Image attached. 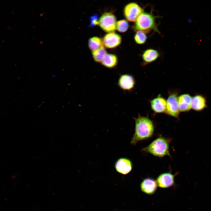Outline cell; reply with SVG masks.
<instances>
[{
  "instance_id": "2",
  "label": "cell",
  "mask_w": 211,
  "mask_h": 211,
  "mask_svg": "<svg viewBox=\"0 0 211 211\" xmlns=\"http://www.w3.org/2000/svg\"><path fill=\"white\" fill-rule=\"evenodd\" d=\"M134 28L136 31L141 30L147 33L152 30L159 33L156 22V17L152 12L143 11L135 21Z\"/></svg>"
},
{
  "instance_id": "3",
  "label": "cell",
  "mask_w": 211,
  "mask_h": 211,
  "mask_svg": "<svg viewBox=\"0 0 211 211\" xmlns=\"http://www.w3.org/2000/svg\"><path fill=\"white\" fill-rule=\"evenodd\" d=\"M169 140L166 138L160 137L153 141L143 151L159 157L165 156H170L169 150Z\"/></svg>"
},
{
  "instance_id": "12",
  "label": "cell",
  "mask_w": 211,
  "mask_h": 211,
  "mask_svg": "<svg viewBox=\"0 0 211 211\" xmlns=\"http://www.w3.org/2000/svg\"><path fill=\"white\" fill-rule=\"evenodd\" d=\"M174 176L172 174L166 173L161 174L157 180L158 186L162 188L169 187L174 183Z\"/></svg>"
},
{
  "instance_id": "10",
  "label": "cell",
  "mask_w": 211,
  "mask_h": 211,
  "mask_svg": "<svg viewBox=\"0 0 211 211\" xmlns=\"http://www.w3.org/2000/svg\"><path fill=\"white\" fill-rule=\"evenodd\" d=\"M207 108L206 97L201 94H197L192 97L191 108L196 111H200Z\"/></svg>"
},
{
  "instance_id": "18",
  "label": "cell",
  "mask_w": 211,
  "mask_h": 211,
  "mask_svg": "<svg viewBox=\"0 0 211 211\" xmlns=\"http://www.w3.org/2000/svg\"><path fill=\"white\" fill-rule=\"evenodd\" d=\"M88 44L89 49L92 51L103 46L102 39L98 37L90 38L89 40Z\"/></svg>"
},
{
  "instance_id": "8",
  "label": "cell",
  "mask_w": 211,
  "mask_h": 211,
  "mask_svg": "<svg viewBox=\"0 0 211 211\" xmlns=\"http://www.w3.org/2000/svg\"><path fill=\"white\" fill-rule=\"evenodd\" d=\"M115 167L118 172L125 175L131 171L132 165L131 161L129 159L126 158H121L115 162Z\"/></svg>"
},
{
  "instance_id": "7",
  "label": "cell",
  "mask_w": 211,
  "mask_h": 211,
  "mask_svg": "<svg viewBox=\"0 0 211 211\" xmlns=\"http://www.w3.org/2000/svg\"><path fill=\"white\" fill-rule=\"evenodd\" d=\"M103 46L108 48H115L119 45L121 42V37L115 33H108L105 35L102 39Z\"/></svg>"
},
{
  "instance_id": "15",
  "label": "cell",
  "mask_w": 211,
  "mask_h": 211,
  "mask_svg": "<svg viewBox=\"0 0 211 211\" xmlns=\"http://www.w3.org/2000/svg\"><path fill=\"white\" fill-rule=\"evenodd\" d=\"M159 56V53L157 50L153 49H148L143 51L142 58L144 64L152 62L155 61Z\"/></svg>"
},
{
  "instance_id": "20",
  "label": "cell",
  "mask_w": 211,
  "mask_h": 211,
  "mask_svg": "<svg viewBox=\"0 0 211 211\" xmlns=\"http://www.w3.org/2000/svg\"><path fill=\"white\" fill-rule=\"evenodd\" d=\"M129 26L128 23L127 21L120 20L117 22L116 29L120 32L124 33L127 30Z\"/></svg>"
},
{
  "instance_id": "14",
  "label": "cell",
  "mask_w": 211,
  "mask_h": 211,
  "mask_svg": "<svg viewBox=\"0 0 211 211\" xmlns=\"http://www.w3.org/2000/svg\"><path fill=\"white\" fill-rule=\"evenodd\" d=\"M156 182L151 178L144 179L141 184V188L143 192L148 194L154 193L157 187Z\"/></svg>"
},
{
  "instance_id": "16",
  "label": "cell",
  "mask_w": 211,
  "mask_h": 211,
  "mask_svg": "<svg viewBox=\"0 0 211 211\" xmlns=\"http://www.w3.org/2000/svg\"><path fill=\"white\" fill-rule=\"evenodd\" d=\"M118 62V58L114 54H107L101 62L104 66L109 68H115Z\"/></svg>"
},
{
  "instance_id": "6",
  "label": "cell",
  "mask_w": 211,
  "mask_h": 211,
  "mask_svg": "<svg viewBox=\"0 0 211 211\" xmlns=\"http://www.w3.org/2000/svg\"><path fill=\"white\" fill-rule=\"evenodd\" d=\"M179 112L177 95L175 93H171L166 101L165 113L169 115L178 118Z\"/></svg>"
},
{
  "instance_id": "13",
  "label": "cell",
  "mask_w": 211,
  "mask_h": 211,
  "mask_svg": "<svg viewBox=\"0 0 211 211\" xmlns=\"http://www.w3.org/2000/svg\"><path fill=\"white\" fill-rule=\"evenodd\" d=\"M166 101L164 98L158 96L151 101L152 110L156 113H162L166 110Z\"/></svg>"
},
{
  "instance_id": "1",
  "label": "cell",
  "mask_w": 211,
  "mask_h": 211,
  "mask_svg": "<svg viewBox=\"0 0 211 211\" xmlns=\"http://www.w3.org/2000/svg\"><path fill=\"white\" fill-rule=\"evenodd\" d=\"M135 120V132L131 141L133 145L140 141L150 137L154 130L153 123L148 118L139 115Z\"/></svg>"
},
{
  "instance_id": "9",
  "label": "cell",
  "mask_w": 211,
  "mask_h": 211,
  "mask_svg": "<svg viewBox=\"0 0 211 211\" xmlns=\"http://www.w3.org/2000/svg\"><path fill=\"white\" fill-rule=\"evenodd\" d=\"M118 84L121 89L130 91L133 88L135 84V81L132 75L125 74L120 76L118 79Z\"/></svg>"
},
{
  "instance_id": "4",
  "label": "cell",
  "mask_w": 211,
  "mask_h": 211,
  "mask_svg": "<svg viewBox=\"0 0 211 211\" xmlns=\"http://www.w3.org/2000/svg\"><path fill=\"white\" fill-rule=\"evenodd\" d=\"M117 22L116 18L113 14L106 12L99 18L98 25L106 32L114 33L116 30Z\"/></svg>"
},
{
  "instance_id": "11",
  "label": "cell",
  "mask_w": 211,
  "mask_h": 211,
  "mask_svg": "<svg viewBox=\"0 0 211 211\" xmlns=\"http://www.w3.org/2000/svg\"><path fill=\"white\" fill-rule=\"evenodd\" d=\"M192 97L189 94H185L178 97V108L180 111L187 112L191 108Z\"/></svg>"
},
{
  "instance_id": "5",
  "label": "cell",
  "mask_w": 211,
  "mask_h": 211,
  "mask_svg": "<svg viewBox=\"0 0 211 211\" xmlns=\"http://www.w3.org/2000/svg\"><path fill=\"white\" fill-rule=\"evenodd\" d=\"M143 11V9L136 3L131 2L127 4L124 9V16L128 21L135 22Z\"/></svg>"
},
{
  "instance_id": "19",
  "label": "cell",
  "mask_w": 211,
  "mask_h": 211,
  "mask_svg": "<svg viewBox=\"0 0 211 211\" xmlns=\"http://www.w3.org/2000/svg\"><path fill=\"white\" fill-rule=\"evenodd\" d=\"M147 33L142 31H137L134 36V39L136 43L139 45L144 44L148 38Z\"/></svg>"
},
{
  "instance_id": "21",
  "label": "cell",
  "mask_w": 211,
  "mask_h": 211,
  "mask_svg": "<svg viewBox=\"0 0 211 211\" xmlns=\"http://www.w3.org/2000/svg\"><path fill=\"white\" fill-rule=\"evenodd\" d=\"M99 19L98 15L97 14H93L90 18V27H94L98 25Z\"/></svg>"
},
{
  "instance_id": "17",
  "label": "cell",
  "mask_w": 211,
  "mask_h": 211,
  "mask_svg": "<svg viewBox=\"0 0 211 211\" xmlns=\"http://www.w3.org/2000/svg\"><path fill=\"white\" fill-rule=\"evenodd\" d=\"M107 54V52L103 46L92 51V54L94 60L97 62H101Z\"/></svg>"
}]
</instances>
